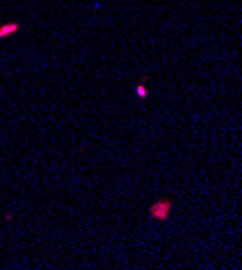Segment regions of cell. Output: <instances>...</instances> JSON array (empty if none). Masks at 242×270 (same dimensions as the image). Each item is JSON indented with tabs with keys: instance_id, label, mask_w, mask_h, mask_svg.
I'll return each mask as SVG.
<instances>
[{
	"instance_id": "3",
	"label": "cell",
	"mask_w": 242,
	"mask_h": 270,
	"mask_svg": "<svg viewBox=\"0 0 242 270\" xmlns=\"http://www.w3.org/2000/svg\"><path fill=\"white\" fill-rule=\"evenodd\" d=\"M136 96H139V97H145V96H147V93H145V87H143V84H139V87H136Z\"/></svg>"
},
{
	"instance_id": "1",
	"label": "cell",
	"mask_w": 242,
	"mask_h": 270,
	"mask_svg": "<svg viewBox=\"0 0 242 270\" xmlns=\"http://www.w3.org/2000/svg\"><path fill=\"white\" fill-rule=\"evenodd\" d=\"M171 203L169 201H158V203H154L149 210V214H151V218H160V221H164L166 218V210H169Z\"/></svg>"
},
{
	"instance_id": "2",
	"label": "cell",
	"mask_w": 242,
	"mask_h": 270,
	"mask_svg": "<svg viewBox=\"0 0 242 270\" xmlns=\"http://www.w3.org/2000/svg\"><path fill=\"white\" fill-rule=\"evenodd\" d=\"M18 31H20V24H18V22L2 24V26H0V39L9 37V35H13V33H18Z\"/></svg>"
}]
</instances>
